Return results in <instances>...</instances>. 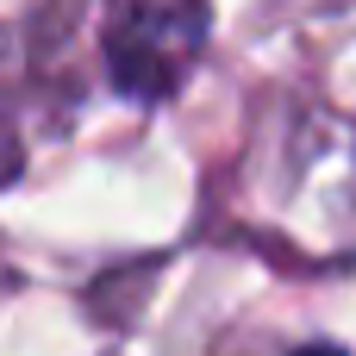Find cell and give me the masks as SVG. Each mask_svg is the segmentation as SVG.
Here are the masks:
<instances>
[{
	"label": "cell",
	"instance_id": "1",
	"mask_svg": "<svg viewBox=\"0 0 356 356\" xmlns=\"http://www.w3.org/2000/svg\"><path fill=\"white\" fill-rule=\"evenodd\" d=\"M207 31L213 0H119L100 31L106 81L125 100H175L207 50Z\"/></svg>",
	"mask_w": 356,
	"mask_h": 356
},
{
	"label": "cell",
	"instance_id": "2",
	"mask_svg": "<svg viewBox=\"0 0 356 356\" xmlns=\"http://www.w3.org/2000/svg\"><path fill=\"white\" fill-rule=\"evenodd\" d=\"M288 356H350V350H338V344H300V350H288Z\"/></svg>",
	"mask_w": 356,
	"mask_h": 356
}]
</instances>
